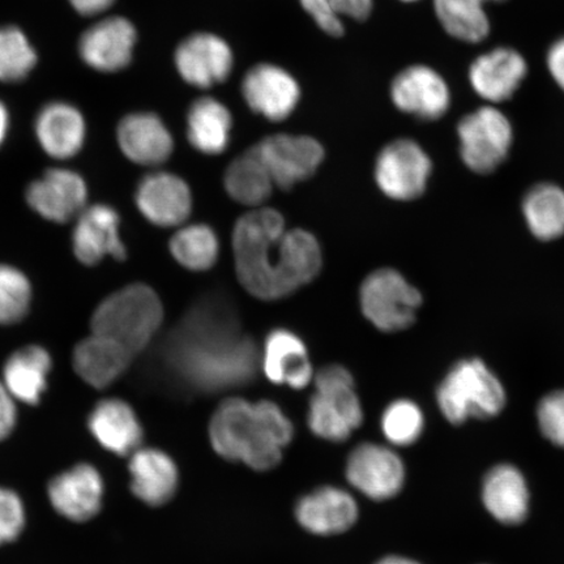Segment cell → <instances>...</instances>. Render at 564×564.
Returning <instances> with one entry per match:
<instances>
[{
    "label": "cell",
    "mask_w": 564,
    "mask_h": 564,
    "mask_svg": "<svg viewBox=\"0 0 564 564\" xmlns=\"http://www.w3.org/2000/svg\"><path fill=\"white\" fill-rule=\"evenodd\" d=\"M164 321V307L156 292L144 284H131L105 299L90 319L91 334L111 338L131 355L152 341Z\"/></svg>",
    "instance_id": "4"
},
{
    "label": "cell",
    "mask_w": 564,
    "mask_h": 564,
    "mask_svg": "<svg viewBox=\"0 0 564 564\" xmlns=\"http://www.w3.org/2000/svg\"><path fill=\"white\" fill-rule=\"evenodd\" d=\"M15 399L0 380V442L9 438L17 426L18 411Z\"/></svg>",
    "instance_id": "41"
},
{
    "label": "cell",
    "mask_w": 564,
    "mask_h": 564,
    "mask_svg": "<svg viewBox=\"0 0 564 564\" xmlns=\"http://www.w3.org/2000/svg\"><path fill=\"white\" fill-rule=\"evenodd\" d=\"M52 357L39 345H28L7 359L2 383L12 398L28 405L40 403L52 371Z\"/></svg>",
    "instance_id": "28"
},
{
    "label": "cell",
    "mask_w": 564,
    "mask_h": 564,
    "mask_svg": "<svg viewBox=\"0 0 564 564\" xmlns=\"http://www.w3.org/2000/svg\"><path fill=\"white\" fill-rule=\"evenodd\" d=\"M523 215L529 231L542 242L564 236V189L554 183H540L525 194Z\"/></svg>",
    "instance_id": "31"
},
{
    "label": "cell",
    "mask_w": 564,
    "mask_h": 564,
    "mask_svg": "<svg viewBox=\"0 0 564 564\" xmlns=\"http://www.w3.org/2000/svg\"><path fill=\"white\" fill-rule=\"evenodd\" d=\"M131 489L151 506L167 502L178 485V470L171 457L160 449L143 448L132 454L130 462Z\"/></svg>",
    "instance_id": "29"
},
{
    "label": "cell",
    "mask_w": 564,
    "mask_h": 564,
    "mask_svg": "<svg viewBox=\"0 0 564 564\" xmlns=\"http://www.w3.org/2000/svg\"><path fill=\"white\" fill-rule=\"evenodd\" d=\"M528 74L524 56L510 47L479 55L469 67V83L478 97L500 104L514 95Z\"/></svg>",
    "instance_id": "21"
},
{
    "label": "cell",
    "mask_w": 564,
    "mask_h": 564,
    "mask_svg": "<svg viewBox=\"0 0 564 564\" xmlns=\"http://www.w3.org/2000/svg\"><path fill=\"white\" fill-rule=\"evenodd\" d=\"M300 3L316 25L330 37L344 34V18L362 21L372 11V0H300Z\"/></svg>",
    "instance_id": "36"
},
{
    "label": "cell",
    "mask_w": 564,
    "mask_h": 564,
    "mask_svg": "<svg viewBox=\"0 0 564 564\" xmlns=\"http://www.w3.org/2000/svg\"><path fill=\"white\" fill-rule=\"evenodd\" d=\"M232 250L239 282L263 301L291 295L322 271L321 245L312 232L286 231L284 217L270 208L239 218L232 231Z\"/></svg>",
    "instance_id": "1"
},
{
    "label": "cell",
    "mask_w": 564,
    "mask_h": 564,
    "mask_svg": "<svg viewBox=\"0 0 564 564\" xmlns=\"http://www.w3.org/2000/svg\"><path fill=\"white\" fill-rule=\"evenodd\" d=\"M464 165L476 174H490L509 158L513 144V127L505 112L482 106L465 116L457 124Z\"/></svg>",
    "instance_id": "8"
},
{
    "label": "cell",
    "mask_w": 564,
    "mask_h": 564,
    "mask_svg": "<svg viewBox=\"0 0 564 564\" xmlns=\"http://www.w3.org/2000/svg\"><path fill=\"white\" fill-rule=\"evenodd\" d=\"M88 188L80 174L55 167L26 189V202L45 220L66 224L87 208Z\"/></svg>",
    "instance_id": "16"
},
{
    "label": "cell",
    "mask_w": 564,
    "mask_h": 564,
    "mask_svg": "<svg viewBox=\"0 0 564 564\" xmlns=\"http://www.w3.org/2000/svg\"><path fill=\"white\" fill-rule=\"evenodd\" d=\"M241 89L247 106L272 122L285 121L301 100L300 84L294 76L270 63L253 66L245 75Z\"/></svg>",
    "instance_id": "15"
},
{
    "label": "cell",
    "mask_w": 564,
    "mask_h": 564,
    "mask_svg": "<svg viewBox=\"0 0 564 564\" xmlns=\"http://www.w3.org/2000/svg\"><path fill=\"white\" fill-rule=\"evenodd\" d=\"M224 185L231 199L245 206H259L271 196L273 182L256 150L250 148L231 161L225 172Z\"/></svg>",
    "instance_id": "33"
},
{
    "label": "cell",
    "mask_w": 564,
    "mask_h": 564,
    "mask_svg": "<svg viewBox=\"0 0 564 564\" xmlns=\"http://www.w3.org/2000/svg\"><path fill=\"white\" fill-rule=\"evenodd\" d=\"M176 263L194 272L208 271L220 256L216 231L204 224L189 225L175 232L169 243Z\"/></svg>",
    "instance_id": "34"
},
{
    "label": "cell",
    "mask_w": 564,
    "mask_h": 564,
    "mask_svg": "<svg viewBox=\"0 0 564 564\" xmlns=\"http://www.w3.org/2000/svg\"><path fill=\"white\" fill-rule=\"evenodd\" d=\"M132 355L109 337L91 334L76 345L74 369L84 382L97 390L115 383L129 368Z\"/></svg>",
    "instance_id": "25"
},
{
    "label": "cell",
    "mask_w": 564,
    "mask_h": 564,
    "mask_svg": "<svg viewBox=\"0 0 564 564\" xmlns=\"http://www.w3.org/2000/svg\"><path fill=\"white\" fill-rule=\"evenodd\" d=\"M401 2L414 3V2H420V0H401Z\"/></svg>",
    "instance_id": "46"
},
{
    "label": "cell",
    "mask_w": 564,
    "mask_h": 564,
    "mask_svg": "<svg viewBox=\"0 0 564 564\" xmlns=\"http://www.w3.org/2000/svg\"><path fill=\"white\" fill-rule=\"evenodd\" d=\"M137 42L138 31L129 19L108 17L82 33L77 53L97 73L116 74L131 65Z\"/></svg>",
    "instance_id": "11"
},
{
    "label": "cell",
    "mask_w": 564,
    "mask_h": 564,
    "mask_svg": "<svg viewBox=\"0 0 564 564\" xmlns=\"http://www.w3.org/2000/svg\"><path fill=\"white\" fill-rule=\"evenodd\" d=\"M167 366L203 391L249 383L258 366L257 345L241 334L228 303L215 299L192 308L166 344Z\"/></svg>",
    "instance_id": "2"
},
{
    "label": "cell",
    "mask_w": 564,
    "mask_h": 564,
    "mask_svg": "<svg viewBox=\"0 0 564 564\" xmlns=\"http://www.w3.org/2000/svg\"><path fill=\"white\" fill-rule=\"evenodd\" d=\"M380 425L388 442L393 446L406 447L420 440L425 429V417L412 400L400 399L384 409Z\"/></svg>",
    "instance_id": "37"
},
{
    "label": "cell",
    "mask_w": 564,
    "mask_h": 564,
    "mask_svg": "<svg viewBox=\"0 0 564 564\" xmlns=\"http://www.w3.org/2000/svg\"><path fill=\"white\" fill-rule=\"evenodd\" d=\"M34 133L48 158L65 161L83 150L87 139V121L76 105L54 100L35 115Z\"/></svg>",
    "instance_id": "18"
},
{
    "label": "cell",
    "mask_w": 564,
    "mask_h": 564,
    "mask_svg": "<svg viewBox=\"0 0 564 564\" xmlns=\"http://www.w3.org/2000/svg\"><path fill=\"white\" fill-rule=\"evenodd\" d=\"M11 129V112L9 106L0 100V148L4 144L7 138H9Z\"/></svg>",
    "instance_id": "44"
},
{
    "label": "cell",
    "mask_w": 564,
    "mask_h": 564,
    "mask_svg": "<svg viewBox=\"0 0 564 564\" xmlns=\"http://www.w3.org/2000/svg\"><path fill=\"white\" fill-rule=\"evenodd\" d=\"M121 217L115 208L96 204L82 212L76 218L73 235L74 252L77 260L86 265H96L105 257L124 260L126 247L119 236Z\"/></svg>",
    "instance_id": "19"
},
{
    "label": "cell",
    "mask_w": 564,
    "mask_h": 564,
    "mask_svg": "<svg viewBox=\"0 0 564 564\" xmlns=\"http://www.w3.org/2000/svg\"><path fill=\"white\" fill-rule=\"evenodd\" d=\"M538 421L545 438L564 448V390L550 392L541 399Z\"/></svg>",
    "instance_id": "39"
},
{
    "label": "cell",
    "mask_w": 564,
    "mask_h": 564,
    "mask_svg": "<svg viewBox=\"0 0 564 564\" xmlns=\"http://www.w3.org/2000/svg\"><path fill=\"white\" fill-rule=\"evenodd\" d=\"M25 525L23 500L11 489L0 486V546L15 541Z\"/></svg>",
    "instance_id": "40"
},
{
    "label": "cell",
    "mask_w": 564,
    "mask_h": 564,
    "mask_svg": "<svg viewBox=\"0 0 564 564\" xmlns=\"http://www.w3.org/2000/svg\"><path fill=\"white\" fill-rule=\"evenodd\" d=\"M295 514L308 532L322 535L348 531L358 518V506L349 492L322 488L300 500Z\"/></svg>",
    "instance_id": "24"
},
{
    "label": "cell",
    "mask_w": 564,
    "mask_h": 564,
    "mask_svg": "<svg viewBox=\"0 0 564 564\" xmlns=\"http://www.w3.org/2000/svg\"><path fill=\"white\" fill-rule=\"evenodd\" d=\"M117 140L124 156L141 166H159L174 151L172 132L158 115L140 111L118 124Z\"/></svg>",
    "instance_id": "22"
},
{
    "label": "cell",
    "mask_w": 564,
    "mask_h": 564,
    "mask_svg": "<svg viewBox=\"0 0 564 564\" xmlns=\"http://www.w3.org/2000/svg\"><path fill=\"white\" fill-rule=\"evenodd\" d=\"M352 488L372 500L397 497L405 482V467L394 451L380 444L364 443L352 449L347 464Z\"/></svg>",
    "instance_id": "13"
},
{
    "label": "cell",
    "mask_w": 564,
    "mask_h": 564,
    "mask_svg": "<svg viewBox=\"0 0 564 564\" xmlns=\"http://www.w3.org/2000/svg\"><path fill=\"white\" fill-rule=\"evenodd\" d=\"M209 436L218 455L268 470L280 463L282 448L293 438V425L271 401L251 404L229 399L212 417Z\"/></svg>",
    "instance_id": "3"
},
{
    "label": "cell",
    "mask_w": 564,
    "mask_h": 564,
    "mask_svg": "<svg viewBox=\"0 0 564 564\" xmlns=\"http://www.w3.org/2000/svg\"><path fill=\"white\" fill-rule=\"evenodd\" d=\"M137 207L148 221L160 228L178 227L193 210V195L181 176L156 172L139 182Z\"/></svg>",
    "instance_id": "17"
},
{
    "label": "cell",
    "mask_w": 564,
    "mask_h": 564,
    "mask_svg": "<svg viewBox=\"0 0 564 564\" xmlns=\"http://www.w3.org/2000/svg\"><path fill=\"white\" fill-rule=\"evenodd\" d=\"M490 2L503 0H434V11L451 37L479 44L490 33V20L485 11V4Z\"/></svg>",
    "instance_id": "32"
},
{
    "label": "cell",
    "mask_w": 564,
    "mask_h": 564,
    "mask_svg": "<svg viewBox=\"0 0 564 564\" xmlns=\"http://www.w3.org/2000/svg\"><path fill=\"white\" fill-rule=\"evenodd\" d=\"M314 383L316 392L307 415L310 429L322 440L347 441L364 421L355 379L343 366L329 365L316 372Z\"/></svg>",
    "instance_id": "6"
},
{
    "label": "cell",
    "mask_w": 564,
    "mask_h": 564,
    "mask_svg": "<svg viewBox=\"0 0 564 564\" xmlns=\"http://www.w3.org/2000/svg\"><path fill=\"white\" fill-rule=\"evenodd\" d=\"M232 129L230 110L212 97H202L187 112V140L197 152L217 156L227 150Z\"/></svg>",
    "instance_id": "30"
},
{
    "label": "cell",
    "mask_w": 564,
    "mask_h": 564,
    "mask_svg": "<svg viewBox=\"0 0 564 564\" xmlns=\"http://www.w3.org/2000/svg\"><path fill=\"white\" fill-rule=\"evenodd\" d=\"M88 427L96 441L111 453H135L143 441V427L133 409L119 399H106L91 411Z\"/></svg>",
    "instance_id": "26"
},
{
    "label": "cell",
    "mask_w": 564,
    "mask_h": 564,
    "mask_svg": "<svg viewBox=\"0 0 564 564\" xmlns=\"http://www.w3.org/2000/svg\"><path fill=\"white\" fill-rule=\"evenodd\" d=\"M32 288L25 274L11 265H0V324L10 326L30 310Z\"/></svg>",
    "instance_id": "38"
},
{
    "label": "cell",
    "mask_w": 564,
    "mask_h": 564,
    "mask_svg": "<svg viewBox=\"0 0 564 564\" xmlns=\"http://www.w3.org/2000/svg\"><path fill=\"white\" fill-rule=\"evenodd\" d=\"M175 68L189 86L209 89L228 79L235 54L228 42L214 33H194L174 53Z\"/></svg>",
    "instance_id": "12"
},
{
    "label": "cell",
    "mask_w": 564,
    "mask_h": 564,
    "mask_svg": "<svg viewBox=\"0 0 564 564\" xmlns=\"http://www.w3.org/2000/svg\"><path fill=\"white\" fill-rule=\"evenodd\" d=\"M47 496L54 510L63 518L84 523L101 510L102 477L89 464L76 465L52 479Z\"/></svg>",
    "instance_id": "20"
},
{
    "label": "cell",
    "mask_w": 564,
    "mask_h": 564,
    "mask_svg": "<svg viewBox=\"0 0 564 564\" xmlns=\"http://www.w3.org/2000/svg\"><path fill=\"white\" fill-rule=\"evenodd\" d=\"M70 7L83 18H96L104 15L117 0H68Z\"/></svg>",
    "instance_id": "43"
},
{
    "label": "cell",
    "mask_w": 564,
    "mask_h": 564,
    "mask_svg": "<svg viewBox=\"0 0 564 564\" xmlns=\"http://www.w3.org/2000/svg\"><path fill=\"white\" fill-rule=\"evenodd\" d=\"M391 100L408 116L422 121H438L451 108V90L434 68L414 65L394 76Z\"/></svg>",
    "instance_id": "14"
},
{
    "label": "cell",
    "mask_w": 564,
    "mask_h": 564,
    "mask_svg": "<svg viewBox=\"0 0 564 564\" xmlns=\"http://www.w3.org/2000/svg\"><path fill=\"white\" fill-rule=\"evenodd\" d=\"M377 564H420L419 562L404 558V556H386L382 561H379Z\"/></svg>",
    "instance_id": "45"
},
{
    "label": "cell",
    "mask_w": 564,
    "mask_h": 564,
    "mask_svg": "<svg viewBox=\"0 0 564 564\" xmlns=\"http://www.w3.org/2000/svg\"><path fill=\"white\" fill-rule=\"evenodd\" d=\"M433 162L412 139H397L379 152L373 176L388 199L412 202L426 192Z\"/></svg>",
    "instance_id": "9"
},
{
    "label": "cell",
    "mask_w": 564,
    "mask_h": 564,
    "mask_svg": "<svg viewBox=\"0 0 564 564\" xmlns=\"http://www.w3.org/2000/svg\"><path fill=\"white\" fill-rule=\"evenodd\" d=\"M422 294L393 268H380L362 282L359 305L373 327L386 334L413 326L422 306Z\"/></svg>",
    "instance_id": "7"
},
{
    "label": "cell",
    "mask_w": 564,
    "mask_h": 564,
    "mask_svg": "<svg viewBox=\"0 0 564 564\" xmlns=\"http://www.w3.org/2000/svg\"><path fill=\"white\" fill-rule=\"evenodd\" d=\"M39 65V52L20 26L0 25V83L18 84Z\"/></svg>",
    "instance_id": "35"
},
{
    "label": "cell",
    "mask_w": 564,
    "mask_h": 564,
    "mask_svg": "<svg viewBox=\"0 0 564 564\" xmlns=\"http://www.w3.org/2000/svg\"><path fill=\"white\" fill-rule=\"evenodd\" d=\"M260 365L272 383L294 390L307 387L314 378L305 343L285 328L273 329L267 336Z\"/></svg>",
    "instance_id": "23"
},
{
    "label": "cell",
    "mask_w": 564,
    "mask_h": 564,
    "mask_svg": "<svg viewBox=\"0 0 564 564\" xmlns=\"http://www.w3.org/2000/svg\"><path fill=\"white\" fill-rule=\"evenodd\" d=\"M546 65L550 75L558 87L564 91V37L556 40L550 46L546 55Z\"/></svg>",
    "instance_id": "42"
},
{
    "label": "cell",
    "mask_w": 564,
    "mask_h": 564,
    "mask_svg": "<svg viewBox=\"0 0 564 564\" xmlns=\"http://www.w3.org/2000/svg\"><path fill=\"white\" fill-rule=\"evenodd\" d=\"M444 419L462 425L469 419L489 420L503 412L505 386L482 359H462L451 368L436 390Z\"/></svg>",
    "instance_id": "5"
},
{
    "label": "cell",
    "mask_w": 564,
    "mask_h": 564,
    "mask_svg": "<svg viewBox=\"0 0 564 564\" xmlns=\"http://www.w3.org/2000/svg\"><path fill=\"white\" fill-rule=\"evenodd\" d=\"M482 500L486 510L499 523H523L529 512V489L524 476L513 465H497L484 479Z\"/></svg>",
    "instance_id": "27"
},
{
    "label": "cell",
    "mask_w": 564,
    "mask_h": 564,
    "mask_svg": "<svg viewBox=\"0 0 564 564\" xmlns=\"http://www.w3.org/2000/svg\"><path fill=\"white\" fill-rule=\"evenodd\" d=\"M273 185L289 189L312 178L324 160V148L314 138L278 133L263 139L256 147Z\"/></svg>",
    "instance_id": "10"
}]
</instances>
